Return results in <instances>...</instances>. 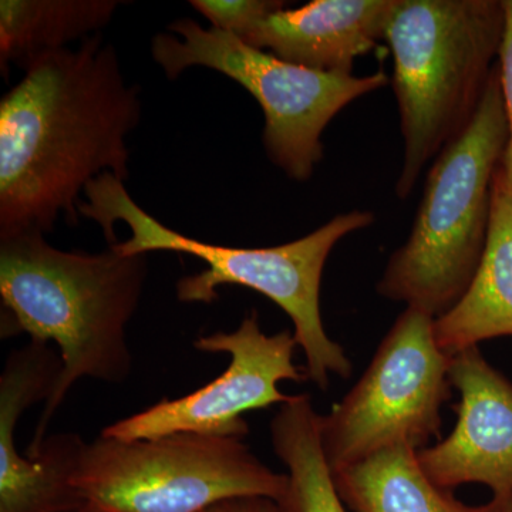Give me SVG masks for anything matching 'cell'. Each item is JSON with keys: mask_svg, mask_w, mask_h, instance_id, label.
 <instances>
[{"mask_svg": "<svg viewBox=\"0 0 512 512\" xmlns=\"http://www.w3.org/2000/svg\"><path fill=\"white\" fill-rule=\"evenodd\" d=\"M269 429L275 454L288 468L289 490L282 503L292 512H352L340 500L323 456L320 414L311 396H289Z\"/></svg>", "mask_w": 512, "mask_h": 512, "instance_id": "16", "label": "cell"}, {"mask_svg": "<svg viewBox=\"0 0 512 512\" xmlns=\"http://www.w3.org/2000/svg\"><path fill=\"white\" fill-rule=\"evenodd\" d=\"M202 512H292L282 501L266 495H241L211 505Z\"/></svg>", "mask_w": 512, "mask_h": 512, "instance_id": "19", "label": "cell"}, {"mask_svg": "<svg viewBox=\"0 0 512 512\" xmlns=\"http://www.w3.org/2000/svg\"><path fill=\"white\" fill-rule=\"evenodd\" d=\"M505 10V30L503 45L498 55V70H500L501 92H503L505 116L508 121L507 148L498 173L512 187V0H503Z\"/></svg>", "mask_w": 512, "mask_h": 512, "instance_id": "18", "label": "cell"}, {"mask_svg": "<svg viewBox=\"0 0 512 512\" xmlns=\"http://www.w3.org/2000/svg\"><path fill=\"white\" fill-rule=\"evenodd\" d=\"M79 214L103 229L109 245L126 255L154 251L177 252L205 262L198 274L184 276L175 285L183 303H214L218 288L238 285L271 299L291 318L293 336L306 359V375L318 389H329L330 376L348 379L352 362L333 342L320 315V282L330 252L340 239L375 222L370 211L336 215L306 237L269 248H237L207 244L165 227L138 207L124 181L101 174L87 185Z\"/></svg>", "mask_w": 512, "mask_h": 512, "instance_id": "3", "label": "cell"}, {"mask_svg": "<svg viewBox=\"0 0 512 512\" xmlns=\"http://www.w3.org/2000/svg\"><path fill=\"white\" fill-rule=\"evenodd\" d=\"M140 117V89L101 33L29 63L0 100V239L45 235L60 215L77 224L89 183L127 180Z\"/></svg>", "mask_w": 512, "mask_h": 512, "instance_id": "1", "label": "cell"}, {"mask_svg": "<svg viewBox=\"0 0 512 512\" xmlns=\"http://www.w3.org/2000/svg\"><path fill=\"white\" fill-rule=\"evenodd\" d=\"M190 5L212 23V28L237 37L265 18L269 13L284 8L276 0H191Z\"/></svg>", "mask_w": 512, "mask_h": 512, "instance_id": "17", "label": "cell"}, {"mask_svg": "<svg viewBox=\"0 0 512 512\" xmlns=\"http://www.w3.org/2000/svg\"><path fill=\"white\" fill-rule=\"evenodd\" d=\"M151 42V55L168 79L201 66L241 84L265 114L269 160L295 181H308L323 157V131L353 101L390 83L383 72L353 76L284 62L239 37L195 20L178 19Z\"/></svg>", "mask_w": 512, "mask_h": 512, "instance_id": "7", "label": "cell"}, {"mask_svg": "<svg viewBox=\"0 0 512 512\" xmlns=\"http://www.w3.org/2000/svg\"><path fill=\"white\" fill-rule=\"evenodd\" d=\"M508 137L497 62L470 124L434 158L410 237L376 286L380 296L434 319L461 301L483 258Z\"/></svg>", "mask_w": 512, "mask_h": 512, "instance_id": "5", "label": "cell"}, {"mask_svg": "<svg viewBox=\"0 0 512 512\" xmlns=\"http://www.w3.org/2000/svg\"><path fill=\"white\" fill-rule=\"evenodd\" d=\"M62 372V359L49 343L30 340L13 350L0 375V512H79L74 487L84 441L76 433L46 437L36 456L15 443L22 414L46 403Z\"/></svg>", "mask_w": 512, "mask_h": 512, "instance_id": "10", "label": "cell"}, {"mask_svg": "<svg viewBox=\"0 0 512 512\" xmlns=\"http://www.w3.org/2000/svg\"><path fill=\"white\" fill-rule=\"evenodd\" d=\"M503 0H394L392 50L403 164L396 191L413 194L424 167L470 124L498 62Z\"/></svg>", "mask_w": 512, "mask_h": 512, "instance_id": "4", "label": "cell"}, {"mask_svg": "<svg viewBox=\"0 0 512 512\" xmlns=\"http://www.w3.org/2000/svg\"><path fill=\"white\" fill-rule=\"evenodd\" d=\"M74 487L79 512H202L241 495L284 501L289 478L235 437L177 433L124 441L100 434L84 447Z\"/></svg>", "mask_w": 512, "mask_h": 512, "instance_id": "6", "label": "cell"}, {"mask_svg": "<svg viewBox=\"0 0 512 512\" xmlns=\"http://www.w3.org/2000/svg\"><path fill=\"white\" fill-rule=\"evenodd\" d=\"M434 332L448 356L483 340L512 336V187L498 171L483 258L461 301L434 320Z\"/></svg>", "mask_w": 512, "mask_h": 512, "instance_id": "13", "label": "cell"}, {"mask_svg": "<svg viewBox=\"0 0 512 512\" xmlns=\"http://www.w3.org/2000/svg\"><path fill=\"white\" fill-rule=\"evenodd\" d=\"M448 379L460 393L457 424L446 439L417 451L421 468L443 490L478 483L494 495L511 493L512 383L478 346L451 356Z\"/></svg>", "mask_w": 512, "mask_h": 512, "instance_id": "11", "label": "cell"}, {"mask_svg": "<svg viewBox=\"0 0 512 512\" xmlns=\"http://www.w3.org/2000/svg\"><path fill=\"white\" fill-rule=\"evenodd\" d=\"M194 348L202 353H227L229 366L200 389L164 399L140 413L116 421L100 434L117 440H144L177 433L244 439L249 433L244 414L285 403L279 390L284 380L302 383L305 370L293 363L298 348L289 330L266 335L258 312L242 319L234 332L198 336Z\"/></svg>", "mask_w": 512, "mask_h": 512, "instance_id": "9", "label": "cell"}, {"mask_svg": "<svg viewBox=\"0 0 512 512\" xmlns=\"http://www.w3.org/2000/svg\"><path fill=\"white\" fill-rule=\"evenodd\" d=\"M434 320L404 309L359 382L329 414H320L330 473L397 444L421 450L440 436L441 409L451 394V356L439 348Z\"/></svg>", "mask_w": 512, "mask_h": 512, "instance_id": "8", "label": "cell"}, {"mask_svg": "<svg viewBox=\"0 0 512 512\" xmlns=\"http://www.w3.org/2000/svg\"><path fill=\"white\" fill-rule=\"evenodd\" d=\"M393 5L394 0H313L269 13L239 39L284 62L352 74L357 57L384 40Z\"/></svg>", "mask_w": 512, "mask_h": 512, "instance_id": "12", "label": "cell"}, {"mask_svg": "<svg viewBox=\"0 0 512 512\" xmlns=\"http://www.w3.org/2000/svg\"><path fill=\"white\" fill-rule=\"evenodd\" d=\"M119 0H2L0 63L25 70L39 57L96 35L119 8Z\"/></svg>", "mask_w": 512, "mask_h": 512, "instance_id": "15", "label": "cell"}, {"mask_svg": "<svg viewBox=\"0 0 512 512\" xmlns=\"http://www.w3.org/2000/svg\"><path fill=\"white\" fill-rule=\"evenodd\" d=\"M147 255L123 254L116 244L100 254L60 251L39 232L0 239L2 338L28 333L55 343L62 359L26 457L36 456L79 380L121 384L130 377L126 329L143 296Z\"/></svg>", "mask_w": 512, "mask_h": 512, "instance_id": "2", "label": "cell"}, {"mask_svg": "<svg viewBox=\"0 0 512 512\" xmlns=\"http://www.w3.org/2000/svg\"><path fill=\"white\" fill-rule=\"evenodd\" d=\"M487 512H512V491L504 495H494L487 504Z\"/></svg>", "mask_w": 512, "mask_h": 512, "instance_id": "20", "label": "cell"}, {"mask_svg": "<svg viewBox=\"0 0 512 512\" xmlns=\"http://www.w3.org/2000/svg\"><path fill=\"white\" fill-rule=\"evenodd\" d=\"M417 451L397 444L332 474L340 500L352 512H487V504L461 503L437 487Z\"/></svg>", "mask_w": 512, "mask_h": 512, "instance_id": "14", "label": "cell"}]
</instances>
